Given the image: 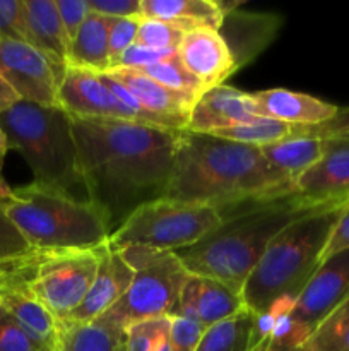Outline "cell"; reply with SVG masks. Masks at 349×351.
Returning <instances> with one entry per match:
<instances>
[{"mask_svg":"<svg viewBox=\"0 0 349 351\" xmlns=\"http://www.w3.org/2000/svg\"><path fill=\"white\" fill-rule=\"evenodd\" d=\"M106 243L94 249L33 250L27 267V288L36 300L65 322L88 295Z\"/></svg>","mask_w":349,"mask_h":351,"instance_id":"9c48e42d","label":"cell"},{"mask_svg":"<svg viewBox=\"0 0 349 351\" xmlns=\"http://www.w3.org/2000/svg\"><path fill=\"white\" fill-rule=\"evenodd\" d=\"M284 19L269 12H243L233 10L224 14L219 34L228 45L236 67L243 69L252 64L281 31Z\"/></svg>","mask_w":349,"mask_h":351,"instance_id":"e0dca14e","label":"cell"},{"mask_svg":"<svg viewBox=\"0 0 349 351\" xmlns=\"http://www.w3.org/2000/svg\"><path fill=\"white\" fill-rule=\"evenodd\" d=\"M118 252L133 269V280L123 297L99 321L125 335L137 322L174 317L181 288L190 276L177 254L142 247H129Z\"/></svg>","mask_w":349,"mask_h":351,"instance_id":"52a82bcc","label":"cell"},{"mask_svg":"<svg viewBox=\"0 0 349 351\" xmlns=\"http://www.w3.org/2000/svg\"><path fill=\"white\" fill-rule=\"evenodd\" d=\"M253 314L242 308L238 314L205 329L197 351H252Z\"/></svg>","mask_w":349,"mask_h":351,"instance_id":"484cf974","label":"cell"},{"mask_svg":"<svg viewBox=\"0 0 349 351\" xmlns=\"http://www.w3.org/2000/svg\"><path fill=\"white\" fill-rule=\"evenodd\" d=\"M346 206L322 209L281 230L242 288L243 304L253 314L281 295L298 297L322 263V254Z\"/></svg>","mask_w":349,"mask_h":351,"instance_id":"5b68a950","label":"cell"},{"mask_svg":"<svg viewBox=\"0 0 349 351\" xmlns=\"http://www.w3.org/2000/svg\"><path fill=\"white\" fill-rule=\"evenodd\" d=\"M91 12L113 19L142 17L140 0H88Z\"/></svg>","mask_w":349,"mask_h":351,"instance_id":"74e56055","label":"cell"},{"mask_svg":"<svg viewBox=\"0 0 349 351\" xmlns=\"http://www.w3.org/2000/svg\"><path fill=\"white\" fill-rule=\"evenodd\" d=\"M260 151L274 170L289 178L291 182H296L308 168L313 167L324 156L325 141L289 139L263 146Z\"/></svg>","mask_w":349,"mask_h":351,"instance_id":"cb8c5ba5","label":"cell"},{"mask_svg":"<svg viewBox=\"0 0 349 351\" xmlns=\"http://www.w3.org/2000/svg\"><path fill=\"white\" fill-rule=\"evenodd\" d=\"M62 324L64 329L57 351H116L125 341V335L122 331L99 319L86 324Z\"/></svg>","mask_w":349,"mask_h":351,"instance_id":"d4e9b609","label":"cell"},{"mask_svg":"<svg viewBox=\"0 0 349 351\" xmlns=\"http://www.w3.org/2000/svg\"><path fill=\"white\" fill-rule=\"evenodd\" d=\"M250 98H252L257 117L286 123L317 125V123L334 119L339 112L337 105H332L307 93L291 91L284 88L250 93Z\"/></svg>","mask_w":349,"mask_h":351,"instance_id":"ffe728a7","label":"cell"},{"mask_svg":"<svg viewBox=\"0 0 349 351\" xmlns=\"http://www.w3.org/2000/svg\"><path fill=\"white\" fill-rule=\"evenodd\" d=\"M116 351H125V341H123V345H122V346H120V348H118V350H116Z\"/></svg>","mask_w":349,"mask_h":351,"instance_id":"7bdbcfd3","label":"cell"},{"mask_svg":"<svg viewBox=\"0 0 349 351\" xmlns=\"http://www.w3.org/2000/svg\"><path fill=\"white\" fill-rule=\"evenodd\" d=\"M242 308H245L242 291L214 278L190 273L181 288L177 315L192 319L209 329L238 314Z\"/></svg>","mask_w":349,"mask_h":351,"instance_id":"9a60e30c","label":"cell"},{"mask_svg":"<svg viewBox=\"0 0 349 351\" xmlns=\"http://www.w3.org/2000/svg\"><path fill=\"white\" fill-rule=\"evenodd\" d=\"M0 202L33 250L94 249L112 235L99 208L72 192L31 182L9 187Z\"/></svg>","mask_w":349,"mask_h":351,"instance_id":"277c9868","label":"cell"},{"mask_svg":"<svg viewBox=\"0 0 349 351\" xmlns=\"http://www.w3.org/2000/svg\"><path fill=\"white\" fill-rule=\"evenodd\" d=\"M109 77L125 86L144 110L156 117L164 129L185 130L194 103L185 96L171 91L144 72L135 69H113L106 72Z\"/></svg>","mask_w":349,"mask_h":351,"instance_id":"d6986e66","label":"cell"},{"mask_svg":"<svg viewBox=\"0 0 349 351\" xmlns=\"http://www.w3.org/2000/svg\"><path fill=\"white\" fill-rule=\"evenodd\" d=\"M55 2H57L65 38H67L68 48H70L72 41L77 36L81 26L88 19L89 14H91L89 2L88 0H55Z\"/></svg>","mask_w":349,"mask_h":351,"instance_id":"8d00e7d4","label":"cell"},{"mask_svg":"<svg viewBox=\"0 0 349 351\" xmlns=\"http://www.w3.org/2000/svg\"><path fill=\"white\" fill-rule=\"evenodd\" d=\"M178 57L185 69L201 81L204 91L221 86L238 71L226 41L212 27H198L185 33Z\"/></svg>","mask_w":349,"mask_h":351,"instance_id":"5bb4252c","label":"cell"},{"mask_svg":"<svg viewBox=\"0 0 349 351\" xmlns=\"http://www.w3.org/2000/svg\"><path fill=\"white\" fill-rule=\"evenodd\" d=\"M177 50H156V48L132 45V47L122 55V58H120L118 65H116L115 69H135V71H142V69L151 67V65L170 60V58L177 57Z\"/></svg>","mask_w":349,"mask_h":351,"instance_id":"d590c367","label":"cell"},{"mask_svg":"<svg viewBox=\"0 0 349 351\" xmlns=\"http://www.w3.org/2000/svg\"><path fill=\"white\" fill-rule=\"evenodd\" d=\"M222 223L218 209L161 197L140 206L109 235L108 247L177 252L194 245Z\"/></svg>","mask_w":349,"mask_h":351,"instance_id":"ba28073f","label":"cell"},{"mask_svg":"<svg viewBox=\"0 0 349 351\" xmlns=\"http://www.w3.org/2000/svg\"><path fill=\"white\" fill-rule=\"evenodd\" d=\"M144 19L163 21L185 33L198 27L219 31L224 12L216 0H140Z\"/></svg>","mask_w":349,"mask_h":351,"instance_id":"44dd1931","label":"cell"},{"mask_svg":"<svg viewBox=\"0 0 349 351\" xmlns=\"http://www.w3.org/2000/svg\"><path fill=\"white\" fill-rule=\"evenodd\" d=\"M257 119L259 117L255 115L250 93L221 84L205 91L195 101L185 130L195 134H211L214 130L245 125Z\"/></svg>","mask_w":349,"mask_h":351,"instance_id":"2e32d148","label":"cell"},{"mask_svg":"<svg viewBox=\"0 0 349 351\" xmlns=\"http://www.w3.org/2000/svg\"><path fill=\"white\" fill-rule=\"evenodd\" d=\"M0 38L31 41L24 0H0Z\"/></svg>","mask_w":349,"mask_h":351,"instance_id":"1f68e13d","label":"cell"},{"mask_svg":"<svg viewBox=\"0 0 349 351\" xmlns=\"http://www.w3.org/2000/svg\"><path fill=\"white\" fill-rule=\"evenodd\" d=\"M132 280L133 269L123 259L122 252L112 249L106 243V249L99 261L98 273H96L88 295L65 322L86 324V322L99 319L123 297Z\"/></svg>","mask_w":349,"mask_h":351,"instance_id":"ac0fdd59","label":"cell"},{"mask_svg":"<svg viewBox=\"0 0 349 351\" xmlns=\"http://www.w3.org/2000/svg\"><path fill=\"white\" fill-rule=\"evenodd\" d=\"M170 339V319L137 322L125 331V351H157Z\"/></svg>","mask_w":349,"mask_h":351,"instance_id":"f1b7e54d","label":"cell"},{"mask_svg":"<svg viewBox=\"0 0 349 351\" xmlns=\"http://www.w3.org/2000/svg\"><path fill=\"white\" fill-rule=\"evenodd\" d=\"M301 351H349V297L317 326Z\"/></svg>","mask_w":349,"mask_h":351,"instance_id":"4316f807","label":"cell"},{"mask_svg":"<svg viewBox=\"0 0 349 351\" xmlns=\"http://www.w3.org/2000/svg\"><path fill=\"white\" fill-rule=\"evenodd\" d=\"M328 208L335 206L313 204L291 192L235 213L197 243L174 254L188 273L214 278L242 291L246 278L281 230L303 216Z\"/></svg>","mask_w":349,"mask_h":351,"instance_id":"3957f363","label":"cell"},{"mask_svg":"<svg viewBox=\"0 0 349 351\" xmlns=\"http://www.w3.org/2000/svg\"><path fill=\"white\" fill-rule=\"evenodd\" d=\"M291 192L294 182L274 170L260 147L180 130L166 199L209 206L226 219Z\"/></svg>","mask_w":349,"mask_h":351,"instance_id":"7a4b0ae2","label":"cell"},{"mask_svg":"<svg viewBox=\"0 0 349 351\" xmlns=\"http://www.w3.org/2000/svg\"><path fill=\"white\" fill-rule=\"evenodd\" d=\"M9 149H10L9 139H7L5 130H3L2 125H0V194L5 192L7 189L10 187V185L5 182V177H3V163H5V156Z\"/></svg>","mask_w":349,"mask_h":351,"instance_id":"60d3db41","label":"cell"},{"mask_svg":"<svg viewBox=\"0 0 349 351\" xmlns=\"http://www.w3.org/2000/svg\"><path fill=\"white\" fill-rule=\"evenodd\" d=\"M294 192L313 204H349V136L325 141V153L296 182Z\"/></svg>","mask_w":349,"mask_h":351,"instance_id":"4fadbf2b","label":"cell"},{"mask_svg":"<svg viewBox=\"0 0 349 351\" xmlns=\"http://www.w3.org/2000/svg\"><path fill=\"white\" fill-rule=\"evenodd\" d=\"M205 328L192 319L170 317V351H197Z\"/></svg>","mask_w":349,"mask_h":351,"instance_id":"e575fe53","label":"cell"},{"mask_svg":"<svg viewBox=\"0 0 349 351\" xmlns=\"http://www.w3.org/2000/svg\"><path fill=\"white\" fill-rule=\"evenodd\" d=\"M0 75L23 101L58 106V84L64 71L34 45L0 38Z\"/></svg>","mask_w":349,"mask_h":351,"instance_id":"8fae6325","label":"cell"},{"mask_svg":"<svg viewBox=\"0 0 349 351\" xmlns=\"http://www.w3.org/2000/svg\"><path fill=\"white\" fill-rule=\"evenodd\" d=\"M349 297V249L318 266L296 298L289 346L301 348L317 326Z\"/></svg>","mask_w":349,"mask_h":351,"instance_id":"30bf717a","label":"cell"},{"mask_svg":"<svg viewBox=\"0 0 349 351\" xmlns=\"http://www.w3.org/2000/svg\"><path fill=\"white\" fill-rule=\"evenodd\" d=\"M17 101H21L17 93L14 91V89L10 88L9 82L0 75V115H2L3 112H7L10 106L16 105Z\"/></svg>","mask_w":349,"mask_h":351,"instance_id":"ab89813d","label":"cell"},{"mask_svg":"<svg viewBox=\"0 0 349 351\" xmlns=\"http://www.w3.org/2000/svg\"><path fill=\"white\" fill-rule=\"evenodd\" d=\"M185 31L174 24L154 19H140L135 45L156 50H177L183 41Z\"/></svg>","mask_w":349,"mask_h":351,"instance_id":"f546056e","label":"cell"},{"mask_svg":"<svg viewBox=\"0 0 349 351\" xmlns=\"http://www.w3.org/2000/svg\"><path fill=\"white\" fill-rule=\"evenodd\" d=\"M70 117L82 187L115 232L140 206L164 197L180 130L130 120Z\"/></svg>","mask_w":349,"mask_h":351,"instance_id":"6da1fadb","label":"cell"},{"mask_svg":"<svg viewBox=\"0 0 349 351\" xmlns=\"http://www.w3.org/2000/svg\"><path fill=\"white\" fill-rule=\"evenodd\" d=\"M29 252H33V249L17 226L10 221L3 204L0 202V263L17 259Z\"/></svg>","mask_w":349,"mask_h":351,"instance_id":"d6a6232c","label":"cell"},{"mask_svg":"<svg viewBox=\"0 0 349 351\" xmlns=\"http://www.w3.org/2000/svg\"><path fill=\"white\" fill-rule=\"evenodd\" d=\"M58 106L72 117L103 120H130L132 113L115 98L101 74L77 67H65L58 84Z\"/></svg>","mask_w":349,"mask_h":351,"instance_id":"7c38bea8","label":"cell"},{"mask_svg":"<svg viewBox=\"0 0 349 351\" xmlns=\"http://www.w3.org/2000/svg\"><path fill=\"white\" fill-rule=\"evenodd\" d=\"M109 17L91 12L79 29L68 48L67 67L106 74L109 71L108 57Z\"/></svg>","mask_w":349,"mask_h":351,"instance_id":"603a6c76","label":"cell"},{"mask_svg":"<svg viewBox=\"0 0 349 351\" xmlns=\"http://www.w3.org/2000/svg\"><path fill=\"white\" fill-rule=\"evenodd\" d=\"M140 72L149 75L151 79L157 81L159 84L166 86L168 89H171V91L188 98L194 105L195 101H197V99L205 93L204 88H202L201 81L185 69V65L181 64L178 55L166 62H161V64L142 69Z\"/></svg>","mask_w":349,"mask_h":351,"instance_id":"83f0119b","label":"cell"},{"mask_svg":"<svg viewBox=\"0 0 349 351\" xmlns=\"http://www.w3.org/2000/svg\"><path fill=\"white\" fill-rule=\"evenodd\" d=\"M140 19H142V17H125V19H113V17H109V31H108L109 71L115 69L116 65H118L122 55L125 53L132 45H135Z\"/></svg>","mask_w":349,"mask_h":351,"instance_id":"4dcf8cb0","label":"cell"},{"mask_svg":"<svg viewBox=\"0 0 349 351\" xmlns=\"http://www.w3.org/2000/svg\"><path fill=\"white\" fill-rule=\"evenodd\" d=\"M31 41L60 71L65 72L68 43L55 0H24Z\"/></svg>","mask_w":349,"mask_h":351,"instance_id":"7402d4cb","label":"cell"},{"mask_svg":"<svg viewBox=\"0 0 349 351\" xmlns=\"http://www.w3.org/2000/svg\"><path fill=\"white\" fill-rule=\"evenodd\" d=\"M252 351H301V348H291V346L284 345V343L274 341V339H267V341L257 345Z\"/></svg>","mask_w":349,"mask_h":351,"instance_id":"b9f144b4","label":"cell"},{"mask_svg":"<svg viewBox=\"0 0 349 351\" xmlns=\"http://www.w3.org/2000/svg\"><path fill=\"white\" fill-rule=\"evenodd\" d=\"M348 249H349V204L346 206L341 218H339L337 225L334 226V232H332L331 239H328L327 245H325L324 249V254H322V263H324L325 259H328L331 256H334V254L342 252V250H348Z\"/></svg>","mask_w":349,"mask_h":351,"instance_id":"f35d334b","label":"cell"},{"mask_svg":"<svg viewBox=\"0 0 349 351\" xmlns=\"http://www.w3.org/2000/svg\"><path fill=\"white\" fill-rule=\"evenodd\" d=\"M0 351H47L0 307Z\"/></svg>","mask_w":349,"mask_h":351,"instance_id":"836d02e7","label":"cell"},{"mask_svg":"<svg viewBox=\"0 0 349 351\" xmlns=\"http://www.w3.org/2000/svg\"><path fill=\"white\" fill-rule=\"evenodd\" d=\"M0 125L9 147L26 160L36 184L65 192L82 185L77 146L65 110L21 99L0 115Z\"/></svg>","mask_w":349,"mask_h":351,"instance_id":"8992f818","label":"cell"}]
</instances>
